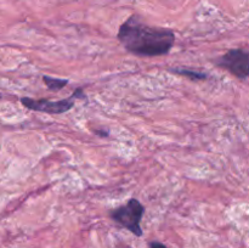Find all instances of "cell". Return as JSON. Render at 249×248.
I'll list each match as a JSON object with an SVG mask.
<instances>
[{"label":"cell","mask_w":249,"mask_h":248,"mask_svg":"<svg viewBox=\"0 0 249 248\" xmlns=\"http://www.w3.org/2000/svg\"><path fill=\"white\" fill-rule=\"evenodd\" d=\"M118 40L134 55L155 57L167 55L172 50L175 33L169 28L147 26L133 15L119 28Z\"/></svg>","instance_id":"obj_1"},{"label":"cell","mask_w":249,"mask_h":248,"mask_svg":"<svg viewBox=\"0 0 249 248\" xmlns=\"http://www.w3.org/2000/svg\"><path fill=\"white\" fill-rule=\"evenodd\" d=\"M143 213H145V207L139 202V199L130 198L125 206L118 207L111 211L109 216L119 225L128 229L134 235L141 236L142 230H141L140 223Z\"/></svg>","instance_id":"obj_2"},{"label":"cell","mask_w":249,"mask_h":248,"mask_svg":"<svg viewBox=\"0 0 249 248\" xmlns=\"http://www.w3.org/2000/svg\"><path fill=\"white\" fill-rule=\"evenodd\" d=\"M82 97L85 99L82 89H77L68 99L60 100V101H50V100L40 99L34 100L31 97H22L21 102L24 107L36 112H44L49 114H61L71 111L74 107V99Z\"/></svg>","instance_id":"obj_3"},{"label":"cell","mask_w":249,"mask_h":248,"mask_svg":"<svg viewBox=\"0 0 249 248\" xmlns=\"http://www.w3.org/2000/svg\"><path fill=\"white\" fill-rule=\"evenodd\" d=\"M218 66L240 79H246L249 77V51L242 49L228 51L219 58Z\"/></svg>","instance_id":"obj_4"},{"label":"cell","mask_w":249,"mask_h":248,"mask_svg":"<svg viewBox=\"0 0 249 248\" xmlns=\"http://www.w3.org/2000/svg\"><path fill=\"white\" fill-rule=\"evenodd\" d=\"M43 80L44 83H45L46 87L50 90H53V91H58V90H61L62 88H65L66 84L68 83L67 79H58V78L49 77V75H44Z\"/></svg>","instance_id":"obj_5"},{"label":"cell","mask_w":249,"mask_h":248,"mask_svg":"<svg viewBox=\"0 0 249 248\" xmlns=\"http://www.w3.org/2000/svg\"><path fill=\"white\" fill-rule=\"evenodd\" d=\"M173 73H177V74L184 75V77L190 78L192 80H203L207 78V74L204 73H199V72H195V71H190V70H184V68H174L172 70Z\"/></svg>","instance_id":"obj_6"},{"label":"cell","mask_w":249,"mask_h":248,"mask_svg":"<svg viewBox=\"0 0 249 248\" xmlns=\"http://www.w3.org/2000/svg\"><path fill=\"white\" fill-rule=\"evenodd\" d=\"M150 248H167V247H165V246L160 242H151Z\"/></svg>","instance_id":"obj_7"}]
</instances>
